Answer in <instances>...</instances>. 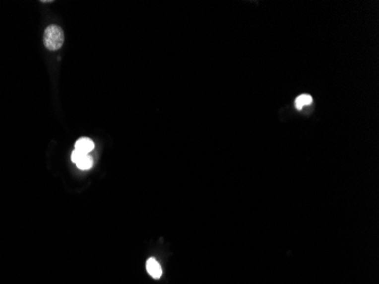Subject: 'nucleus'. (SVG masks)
I'll list each match as a JSON object with an SVG mask.
<instances>
[{
    "label": "nucleus",
    "instance_id": "1",
    "mask_svg": "<svg viewBox=\"0 0 379 284\" xmlns=\"http://www.w3.org/2000/svg\"><path fill=\"white\" fill-rule=\"evenodd\" d=\"M65 41L64 31L61 26L56 24H51L45 30L43 33V43L45 47L50 51H56L61 49Z\"/></svg>",
    "mask_w": 379,
    "mask_h": 284
},
{
    "label": "nucleus",
    "instance_id": "5",
    "mask_svg": "<svg viewBox=\"0 0 379 284\" xmlns=\"http://www.w3.org/2000/svg\"><path fill=\"white\" fill-rule=\"evenodd\" d=\"M76 165L80 169H89L92 167V158H91L90 156L85 155L80 161H77Z\"/></svg>",
    "mask_w": 379,
    "mask_h": 284
},
{
    "label": "nucleus",
    "instance_id": "6",
    "mask_svg": "<svg viewBox=\"0 0 379 284\" xmlns=\"http://www.w3.org/2000/svg\"><path fill=\"white\" fill-rule=\"evenodd\" d=\"M84 156H85V153H83V152L78 151V150H76V149H75V150L72 153V160L74 161L75 164H76L77 161H80Z\"/></svg>",
    "mask_w": 379,
    "mask_h": 284
},
{
    "label": "nucleus",
    "instance_id": "2",
    "mask_svg": "<svg viewBox=\"0 0 379 284\" xmlns=\"http://www.w3.org/2000/svg\"><path fill=\"white\" fill-rule=\"evenodd\" d=\"M93 148H94L93 141L89 139V138H81V139H78L76 141V143H75V149L83 153H85V155H88L89 152L92 151Z\"/></svg>",
    "mask_w": 379,
    "mask_h": 284
},
{
    "label": "nucleus",
    "instance_id": "4",
    "mask_svg": "<svg viewBox=\"0 0 379 284\" xmlns=\"http://www.w3.org/2000/svg\"><path fill=\"white\" fill-rule=\"evenodd\" d=\"M313 102V98L309 94H301L295 100V107L298 109H302L306 105H310Z\"/></svg>",
    "mask_w": 379,
    "mask_h": 284
},
{
    "label": "nucleus",
    "instance_id": "3",
    "mask_svg": "<svg viewBox=\"0 0 379 284\" xmlns=\"http://www.w3.org/2000/svg\"><path fill=\"white\" fill-rule=\"evenodd\" d=\"M147 271L153 279H160V276L163 275V270H161V266L159 265V263H158L155 258H149L148 259Z\"/></svg>",
    "mask_w": 379,
    "mask_h": 284
}]
</instances>
